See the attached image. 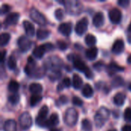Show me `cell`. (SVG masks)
Listing matches in <instances>:
<instances>
[{
	"label": "cell",
	"mask_w": 131,
	"mask_h": 131,
	"mask_svg": "<svg viewBox=\"0 0 131 131\" xmlns=\"http://www.w3.org/2000/svg\"><path fill=\"white\" fill-rule=\"evenodd\" d=\"M24 71L28 76L33 78H41L45 74L43 69L37 66V64L32 57H28V63L24 69Z\"/></svg>",
	"instance_id": "obj_1"
},
{
	"label": "cell",
	"mask_w": 131,
	"mask_h": 131,
	"mask_svg": "<svg viewBox=\"0 0 131 131\" xmlns=\"http://www.w3.org/2000/svg\"><path fill=\"white\" fill-rule=\"evenodd\" d=\"M110 114V111L107 107H100L94 116V123L96 127L97 128L102 127L105 124L106 121L109 119Z\"/></svg>",
	"instance_id": "obj_2"
},
{
	"label": "cell",
	"mask_w": 131,
	"mask_h": 131,
	"mask_svg": "<svg viewBox=\"0 0 131 131\" xmlns=\"http://www.w3.org/2000/svg\"><path fill=\"white\" fill-rule=\"evenodd\" d=\"M62 60L59 58L58 56H51L48 58L44 64V68L48 70L49 69L51 71H60L61 68Z\"/></svg>",
	"instance_id": "obj_3"
},
{
	"label": "cell",
	"mask_w": 131,
	"mask_h": 131,
	"mask_svg": "<svg viewBox=\"0 0 131 131\" xmlns=\"http://www.w3.org/2000/svg\"><path fill=\"white\" fill-rule=\"evenodd\" d=\"M63 5H64L67 12L71 15H78L81 13L83 6L80 2L67 1V2H64Z\"/></svg>",
	"instance_id": "obj_4"
},
{
	"label": "cell",
	"mask_w": 131,
	"mask_h": 131,
	"mask_svg": "<svg viewBox=\"0 0 131 131\" xmlns=\"http://www.w3.org/2000/svg\"><path fill=\"white\" fill-rule=\"evenodd\" d=\"M78 120V114L74 108L69 107L68 109L66 110L64 116V121L68 126L73 127L76 125Z\"/></svg>",
	"instance_id": "obj_5"
},
{
	"label": "cell",
	"mask_w": 131,
	"mask_h": 131,
	"mask_svg": "<svg viewBox=\"0 0 131 131\" xmlns=\"http://www.w3.org/2000/svg\"><path fill=\"white\" fill-rule=\"evenodd\" d=\"M73 64H74V67L76 70L81 71V72H83L85 75V77L88 79H91L92 78H94V74H93V72L91 71V69L86 65V64L82 61L79 58H76L74 59V61H73Z\"/></svg>",
	"instance_id": "obj_6"
},
{
	"label": "cell",
	"mask_w": 131,
	"mask_h": 131,
	"mask_svg": "<svg viewBox=\"0 0 131 131\" xmlns=\"http://www.w3.org/2000/svg\"><path fill=\"white\" fill-rule=\"evenodd\" d=\"M54 48V46L49 42H47L44 45L37 46L32 51V54L38 59H41L43 58L44 54L48 51H52Z\"/></svg>",
	"instance_id": "obj_7"
},
{
	"label": "cell",
	"mask_w": 131,
	"mask_h": 131,
	"mask_svg": "<svg viewBox=\"0 0 131 131\" xmlns=\"http://www.w3.org/2000/svg\"><path fill=\"white\" fill-rule=\"evenodd\" d=\"M29 15H30V18L35 23H37L38 25H39L41 26H44L47 23L45 17L38 9H36L34 7L31 8L30 12H29Z\"/></svg>",
	"instance_id": "obj_8"
},
{
	"label": "cell",
	"mask_w": 131,
	"mask_h": 131,
	"mask_svg": "<svg viewBox=\"0 0 131 131\" xmlns=\"http://www.w3.org/2000/svg\"><path fill=\"white\" fill-rule=\"evenodd\" d=\"M19 125L23 130H28L32 125V119L28 112L22 113L18 119Z\"/></svg>",
	"instance_id": "obj_9"
},
{
	"label": "cell",
	"mask_w": 131,
	"mask_h": 131,
	"mask_svg": "<svg viewBox=\"0 0 131 131\" xmlns=\"http://www.w3.org/2000/svg\"><path fill=\"white\" fill-rule=\"evenodd\" d=\"M48 114V108L46 105H44L39 110L38 114L35 119V123L38 126L41 127H45V124L47 121Z\"/></svg>",
	"instance_id": "obj_10"
},
{
	"label": "cell",
	"mask_w": 131,
	"mask_h": 131,
	"mask_svg": "<svg viewBox=\"0 0 131 131\" xmlns=\"http://www.w3.org/2000/svg\"><path fill=\"white\" fill-rule=\"evenodd\" d=\"M88 23H89L88 19L86 17H84L81 19H80L77 22V24L75 25V28H74V31H75L76 34L78 35H84L86 32L87 29H88Z\"/></svg>",
	"instance_id": "obj_11"
},
{
	"label": "cell",
	"mask_w": 131,
	"mask_h": 131,
	"mask_svg": "<svg viewBox=\"0 0 131 131\" xmlns=\"http://www.w3.org/2000/svg\"><path fill=\"white\" fill-rule=\"evenodd\" d=\"M17 44H18V46L19 49L22 52L28 51L31 48V41H30L28 37L25 36V35H21L18 39Z\"/></svg>",
	"instance_id": "obj_12"
},
{
	"label": "cell",
	"mask_w": 131,
	"mask_h": 131,
	"mask_svg": "<svg viewBox=\"0 0 131 131\" xmlns=\"http://www.w3.org/2000/svg\"><path fill=\"white\" fill-rule=\"evenodd\" d=\"M108 16L110 21L113 24H118L121 22L122 18V13L121 10L117 8H114L111 9L108 12Z\"/></svg>",
	"instance_id": "obj_13"
},
{
	"label": "cell",
	"mask_w": 131,
	"mask_h": 131,
	"mask_svg": "<svg viewBox=\"0 0 131 131\" xmlns=\"http://www.w3.org/2000/svg\"><path fill=\"white\" fill-rule=\"evenodd\" d=\"M19 19V14L17 12H12L8 14L4 20V25L7 26L16 25Z\"/></svg>",
	"instance_id": "obj_14"
},
{
	"label": "cell",
	"mask_w": 131,
	"mask_h": 131,
	"mask_svg": "<svg viewBox=\"0 0 131 131\" xmlns=\"http://www.w3.org/2000/svg\"><path fill=\"white\" fill-rule=\"evenodd\" d=\"M59 124V117L58 114L54 113L52 114L48 119H47L45 124V127H48V128H54V127H56L58 124Z\"/></svg>",
	"instance_id": "obj_15"
},
{
	"label": "cell",
	"mask_w": 131,
	"mask_h": 131,
	"mask_svg": "<svg viewBox=\"0 0 131 131\" xmlns=\"http://www.w3.org/2000/svg\"><path fill=\"white\" fill-rule=\"evenodd\" d=\"M58 31L64 36H69L72 31V25L71 22H63L58 26Z\"/></svg>",
	"instance_id": "obj_16"
},
{
	"label": "cell",
	"mask_w": 131,
	"mask_h": 131,
	"mask_svg": "<svg viewBox=\"0 0 131 131\" xmlns=\"http://www.w3.org/2000/svg\"><path fill=\"white\" fill-rule=\"evenodd\" d=\"M23 27L25 31V34L28 37H33L35 34V28L32 23L29 21H23Z\"/></svg>",
	"instance_id": "obj_17"
},
{
	"label": "cell",
	"mask_w": 131,
	"mask_h": 131,
	"mask_svg": "<svg viewBox=\"0 0 131 131\" xmlns=\"http://www.w3.org/2000/svg\"><path fill=\"white\" fill-rule=\"evenodd\" d=\"M124 50V42L122 39H117L114 41L112 46V51L114 54H121Z\"/></svg>",
	"instance_id": "obj_18"
},
{
	"label": "cell",
	"mask_w": 131,
	"mask_h": 131,
	"mask_svg": "<svg viewBox=\"0 0 131 131\" xmlns=\"http://www.w3.org/2000/svg\"><path fill=\"white\" fill-rule=\"evenodd\" d=\"M104 23V17L102 12H97L93 17V25L95 27H101Z\"/></svg>",
	"instance_id": "obj_19"
},
{
	"label": "cell",
	"mask_w": 131,
	"mask_h": 131,
	"mask_svg": "<svg viewBox=\"0 0 131 131\" xmlns=\"http://www.w3.org/2000/svg\"><path fill=\"white\" fill-rule=\"evenodd\" d=\"M4 131H17V124L15 121L9 119L7 120L3 125Z\"/></svg>",
	"instance_id": "obj_20"
},
{
	"label": "cell",
	"mask_w": 131,
	"mask_h": 131,
	"mask_svg": "<svg viewBox=\"0 0 131 131\" xmlns=\"http://www.w3.org/2000/svg\"><path fill=\"white\" fill-rule=\"evenodd\" d=\"M124 70V67L119 66L118 64H117L116 63H114V62L111 63L107 68V71L110 75L114 74L115 73L119 72V71H123Z\"/></svg>",
	"instance_id": "obj_21"
},
{
	"label": "cell",
	"mask_w": 131,
	"mask_h": 131,
	"mask_svg": "<svg viewBox=\"0 0 131 131\" xmlns=\"http://www.w3.org/2000/svg\"><path fill=\"white\" fill-rule=\"evenodd\" d=\"M98 54V49L96 47H91L85 51L86 58L90 61H94L96 59Z\"/></svg>",
	"instance_id": "obj_22"
},
{
	"label": "cell",
	"mask_w": 131,
	"mask_h": 131,
	"mask_svg": "<svg viewBox=\"0 0 131 131\" xmlns=\"http://www.w3.org/2000/svg\"><path fill=\"white\" fill-rule=\"evenodd\" d=\"M126 100V94L122 92H119L114 97V103L117 106H123Z\"/></svg>",
	"instance_id": "obj_23"
},
{
	"label": "cell",
	"mask_w": 131,
	"mask_h": 131,
	"mask_svg": "<svg viewBox=\"0 0 131 131\" xmlns=\"http://www.w3.org/2000/svg\"><path fill=\"white\" fill-rule=\"evenodd\" d=\"M43 88L38 83H32L29 85V91L32 94H40L42 92Z\"/></svg>",
	"instance_id": "obj_24"
},
{
	"label": "cell",
	"mask_w": 131,
	"mask_h": 131,
	"mask_svg": "<svg viewBox=\"0 0 131 131\" xmlns=\"http://www.w3.org/2000/svg\"><path fill=\"white\" fill-rule=\"evenodd\" d=\"M82 95L86 98H91L94 95L92 87L89 84H86L82 88Z\"/></svg>",
	"instance_id": "obj_25"
},
{
	"label": "cell",
	"mask_w": 131,
	"mask_h": 131,
	"mask_svg": "<svg viewBox=\"0 0 131 131\" xmlns=\"http://www.w3.org/2000/svg\"><path fill=\"white\" fill-rule=\"evenodd\" d=\"M72 84H73V87L74 89L76 90H78L80 89L81 87H82V84H83V81L81 79V78L77 74H74L73 75V80H72Z\"/></svg>",
	"instance_id": "obj_26"
},
{
	"label": "cell",
	"mask_w": 131,
	"mask_h": 131,
	"mask_svg": "<svg viewBox=\"0 0 131 131\" xmlns=\"http://www.w3.org/2000/svg\"><path fill=\"white\" fill-rule=\"evenodd\" d=\"M18 89H19V84H18L17 81L12 80V81L8 83V91L11 92L12 94H15V93H17V91H18Z\"/></svg>",
	"instance_id": "obj_27"
},
{
	"label": "cell",
	"mask_w": 131,
	"mask_h": 131,
	"mask_svg": "<svg viewBox=\"0 0 131 131\" xmlns=\"http://www.w3.org/2000/svg\"><path fill=\"white\" fill-rule=\"evenodd\" d=\"M85 43L87 44V45L90 46V47H94V45L97 43V38L94 35L91 34H88L85 37Z\"/></svg>",
	"instance_id": "obj_28"
},
{
	"label": "cell",
	"mask_w": 131,
	"mask_h": 131,
	"mask_svg": "<svg viewBox=\"0 0 131 131\" xmlns=\"http://www.w3.org/2000/svg\"><path fill=\"white\" fill-rule=\"evenodd\" d=\"M71 82L70 78H64L63 79V81L60 84H58V88H57V90L58 91H62L65 88H68L71 86Z\"/></svg>",
	"instance_id": "obj_29"
},
{
	"label": "cell",
	"mask_w": 131,
	"mask_h": 131,
	"mask_svg": "<svg viewBox=\"0 0 131 131\" xmlns=\"http://www.w3.org/2000/svg\"><path fill=\"white\" fill-rule=\"evenodd\" d=\"M36 35L38 39L39 40H44L48 38L50 35V31L48 30H44V29H38L36 32Z\"/></svg>",
	"instance_id": "obj_30"
},
{
	"label": "cell",
	"mask_w": 131,
	"mask_h": 131,
	"mask_svg": "<svg viewBox=\"0 0 131 131\" xmlns=\"http://www.w3.org/2000/svg\"><path fill=\"white\" fill-rule=\"evenodd\" d=\"M10 38H11V36L8 33H6V32H4V33H2L1 35H0V44H1V46H5L6 45L8 41H10Z\"/></svg>",
	"instance_id": "obj_31"
},
{
	"label": "cell",
	"mask_w": 131,
	"mask_h": 131,
	"mask_svg": "<svg viewBox=\"0 0 131 131\" xmlns=\"http://www.w3.org/2000/svg\"><path fill=\"white\" fill-rule=\"evenodd\" d=\"M81 128L83 131H92V124L88 119H84L81 121Z\"/></svg>",
	"instance_id": "obj_32"
},
{
	"label": "cell",
	"mask_w": 131,
	"mask_h": 131,
	"mask_svg": "<svg viewBox=\"0 0 131 131\" xmlns=\"http://www.w3.org/2000/svg\"><path fill=\"white\" fill-rule=\"evenodd\" d=\"M42 99V96L40 94H32L30 98V105L31 107H35L37 104H38Z\"/></svg>",
	"instance_id": "obj_33"
},
{
	"label": "cell",
	"mask_w": 131,
	"mask_h": 131,
	"mask_svg": "<svg viewBox=\"0 0 131 131\" xmlns=\"http://www.w3.org/2000/svg\"><path fill=\"white\" fill-rule=\"evenodd\" d=\"M124 83V79L121 76H117L114 78V80L111 82V84H112L113 88H120V87L123 86Z\"/></svg>",
	"instance_id": "obj_34"
},
{
	"label": "cell",
	"mask_w": 131,
	"mask_h": 131,
	"mask_svg": "<svg viewBox=\"0 0 131 131\" xmlns=\"http://www.w3.org/2000/svg\"><path fill=\"white\" fill-rule=\"evenodd\" d=\"M17 63H16V59L15 58V57L13 55L9 56V58H8L7 61V66L8 68V69L10 70H14L16 68Z\"/></svg>",
	"instance_id": "obj_35"
},
{
	"label": "cell",
	"mask_w": 131,
	"mask_h": 131,
	"mask_svg": "<svg viewBox=\"0 0 131 131\" xmlns=\"http://www.w3.org/2000/svg\"><path fill=\"white\" fill-rule=\"evenodd\" d=\"M61 77V73L60 71H51L50 74H48V78L52 81H57V80H59Z\"/></svg>",
	"instance_id": "obj_36"
},
{
	"label": "cell",
	"mask_w": 131,
	"mask_h": 131,
	"mask_svg": "<svg viewBox=\"0 0 131 131\" xmlns=\"http://www.w3.org/2000/svg\"><path fill=\"white\" fill-rule=\"evenodd\" d=\"M20 100V97H19V94L15 93V94H12L11 95L8 96V101L12 104H16L18 103Z\"/></svg>",
	"instance_id": "obj_37"
},
{
	"label": "cell",
	"mask_w": 131,
	"mask_h": 131,
	"mask_svg": "<svg viewBox=\"0 0 131 131\" xmlns=\"http://www.w3.org/2000/svg\"><path fill=\"white\" fill-rule=\"evenodd\" d=\"M54 16L58 21H61L64 17V12L61 8H57L54 12Z\"/></svg>",
	"instance_id": "obj_38"
},
{
	"label": "cell",
	"mask_w": 131,
	"mask_h": 131,
	"mask_svg": "<svg viewBox=\"0 0 131 131\" xmlns=\"http://www.w3.org/2000/svg\"><path fill=\"white\" fill-rule=\"evenodd\" d=\"M124 120L127 122H131V107H127L125 109L124 113Z\"/></svg>",
	"instance_id": "obj_39"
},
{
	"label": "cell",
	"mask_w": 131,
	"mask_h": 131,
	"mask_svg": "<svg viewBox=\"0 0 131 131\" xmlns=\"http://www.w3.org/2000/svg\"><path fill=\"white\" fill-rule=\"evenodd\" d=\"M72 103L75 106H78V107H81L83 105V101L81 98H79L78 97H76V96L73 97V98H72Z\"/></svg>",
	"instance_id": "obj_40"
},
{
	"label": "cell",
	"mask_w": 131,
	"mask_h": 131,
	"mask_svg": "<svg viewBox=\"0 0 131 131\" xmlns=\"http://www.w3.org/2000/svg\"><path fill=\"white\" fill-rule=\"evenodd\" d=\"M57 46L61 51H64L68 48V45L64 41H57Z\"/></svg>",
	"instance_id": "obj_41"
},
{
	"label": "cell",
	"mask_w": 131,
	"mask_h": 131,
	"mask_svg": "<svg viewBox=\"0 0 131 131\" xmlns=\"http://www.w3.org/2000/svg\"><path fill=\"white\" fill-rule=\"evenodd\" d=\"M11 10V7L8 4H3L1 7V14L4 15L7 12H8Z\"/></svg>",
	"instance_id": "obj_42"
},
{
	"label": "cell",
	"mask_w": 131,
	"mask_h": 131,
	"mask_svg": "<svg viewBox=\"0 0 131 131\" xmlns=\"http://www.w3.org/2000/svg\"><path fill=\"white\" fill-rule=\"evenodd\" d=\"M117 4L123 8H127L130 5V1L129 0H119L117 2Z\"/></svg>",
	"instance_id": "obj_43"
},
{
	"label": "cell",
	"mask_w": 131,
	"mask_h": 131,
	"mask_svg": "<svg viewBox=\"0 0 131 131\" xmlns=\"http://www.w3.org/2000/svg\"><path fill=\"white\" fill-rule=\"evenodd\" d=\"M94 68L97 71H101L102 69L104 68V64H103L102 62L99 61V62H97V63L94 64Z\"/></svg>",
	"instance_id": "obj_44"
},
{
	"label": "cell",
	"mask_w": 131,
	"mask_h": 131,
	"mask_svg": "<svg viewBox=\"0 0 131 131\" xmlns=\"http://www.w3.org/2000/svg\"><path fill=\"white\" fill-rule=\"evenodd\" d=\"M68 99L67 98V97L64 96V95H62V96H61V97H59L58 103L59 102L61 104H65L68 103Z\"/></svg>",
	"instance_id": "obj_45"
},
{
	"label": "cell",
	"mask_w": 131,
	"mask_h": 131,
	"mask_svg": "<svg viewBox=\"0 0 131 131\" xmlns=\"http://www.w3.org/2000/svg\"><path fill=\"white\" fill-rule=\"evenodd\" d=\"M121 131H131V125H124L122 127Z\"/></svg>",
	"instance_id": "obj_46"
},
{
	"label": "cell",
	"mask_w": 131,
	"mask_h": 131,
	"mask_svg": "<svg viewBox=\"0 0 131 131\" xmlns=\"http://www.w3.org/2000/svg\"><path fill=\"white\" fill-rule=\"evenodd\" d=\"M5 54H6V51H3L2 52V59H1L2 62H3V61H4V59H5Z\"/></svg>",
	"instance_id": "obj_47"
},
{
	"label": "cell",
	"mask_w": 131,
	"mask_h": 131,
	"mask_svg": "<svg viewBox=\"0 0 131 131\" xmlns=\"http://www.w3.org/2000/svg\"><path fill=\"white\" fill-rule=\"evenodd\" d=\"M50 131H61L59 129H58V128H56V127H54V128H51V129H50Z\"/></svg>",
	"instance_id": "obj_48"
},
{
	"label": "cell",
	"mask_w": 131,
	"mask_h": 131,
	"mask_svg": "<svg viewBox=\"0 0 131 131\" xmlns=\"http://www.w3.org/2000/svg\"><path fill=\"white\" fill-rule=\"evenodd\" d=\"M127 62H128L129 64H131V54L128 57V58H127Z\"/></svg>",
	"instance_id": "obj_49"
},
{
	"label": "cell",
	"mask_w": 131,
	"mask_h": 131,
	"mask_svg": "<svg viewBox=\"0 0 131 131\" xmlns=\"http://www.w3.org/2000/svg\"><path fill=\"white\" fill-rule=\"evenodd\" d=\"M127 41H128V42H129V43H131V35L128 36V38H127Z\"/></svg>",
	"instance_id": "obj_50"
},
{
	"label": "cell",
	"mask_w": 131,
	"mask_h": 131,
	"mask_svg": "<svg viewBox=\"0 0 131 131\" xmlns=\"http://www.w3.org/2000/svg\"><path fill=\"white\" fill-rule=\"evenodd\" d=\"M128 31H129L130 32H131V23L130 25H129V27H128Z\"/></svg>",
	"instance_id": "obj_51"
},
{
	"label": "cell",
	"mask_w": 131,
	"mask_h": 131,
	"mask_svg": "<svg viewBox=\"0 0 131 131\" xmlns=\"http://www.w3.org/2000/svg\"><path fill=\"white\" fill-rule=\"evenodd\" d=\"M129 90H130V91H131V84H130V85H129Z\"/></svg>",
	"instance_id": "obj_52"
},
{
	"label": "cell",
	"mask_w": 131,
	"mask_h": 131,
	"mask_svg": "<svg viewBox=\"0 0 131 131\" xmlns=\"http://www.w3.org/2000/svg\"><path fill=\"white\" fill-rule=\"evenodd\" d=\"M108 131H117V130H115V129H113V130H110Z\"/></svg>",
	"instance_id": "obj_53"
}]
</instances>
